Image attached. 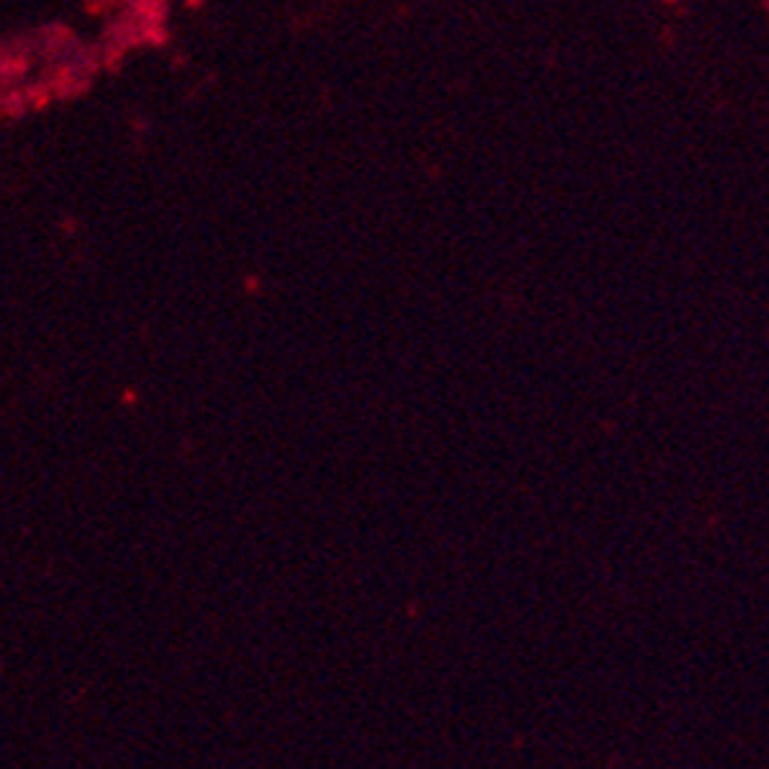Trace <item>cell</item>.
Wrapping results in <instances>:
<instances>
[]
</instances>
